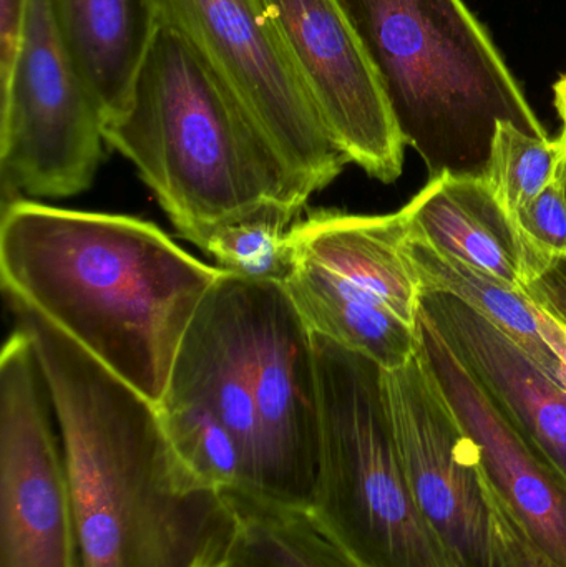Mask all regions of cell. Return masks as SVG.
Segmentation results:
<instances>
[{"label": "cell", "instance_id": "6da1fadb", "mask_svg": "<svg viewBox=\"0 0 566 567\" xmlns=\"http://www.w3.org/2000/svg\"><path fill=\"white\" fill-rule=\"evenodd\" d=\"M12 310L49 389L82 567H228L235 512L176 456L158 406L42 317Z\"/></svg>", "mask_w": 566, "mask_h": 567}, {"label": "cell", "instance_id": "7a4b0ae2", "mask_svg": "<svg viewBox=\"0 0 566 567\" xmlns=\"http://www.w3.org/2000/svg\"><path fill=\"white\" fill-rule=\"evenodd\" d=\"M0 275L10 306L52 323L158 405L222 269L152 223L13 199L2 206Z\"/></svg>", "mask_w": 566, "mask_h": 567}, {"label": "cell", "instance_id": "3957f363", "mask_svg": "<svg viewBox=\"0 0 566 567\" xmlns=\"http://www.w3.org/2000/svg\"><path fill=\"white\" fill-rule=\"evenodd\" d=\"M103 136L188 241L268 205L302 213L312 196L192 43L162 23Z\"/></svg>", "mask_w": 566, "mask_h": 567}, {"label": "cell", "instance_id": "277c9868", "mask_svg": "<svg viewBox=\"0 0 566 567\" xmlns=\"http://www.w3.org/2000/svg\"><path fill=\"white\" fill-rule=\"evenodd\" d=\"M429 176H482L495 128L548 138L491 33L464 0H338Z\"/></svg>", "mask_w": 566, "mask_h": 567}, {"label": "cell", "instance_id": "5b68a950", "mask_svg": "<svg viewBox=\"0 0 566 567\" xmlns=\"http://www.w3.org/2000/svg\"><path fill=\"white\" fill-rule=\"evenodd\" d=\"M315 340L321 440L312 512L368 567H459L409 488L384 369L325 337Z\"/></svg>", "mask_w": 566, "mask_h": 567}, {"label": "cell", "instance_id": "8992f818", "mask_svg": "<svg viewBox=\"0 0 566 567\" xmlns=\"http://www.w3.org/2000/svg\"><path fill=\"white\" fill-rule=\"evenodd\" d=\"M392 215L309 213L289 229L286 293L315 336L395 370L418 353L421 286Z\"/></svg>", "mask_w": 566, "mask_h": 567}, {"label": "cell", "instance_id": "52a82bcc", "mask_svg": "<svg viewBox=\"0 0 566 567\" xmlns=\"http://www.w3.org/2000/svg\"><path fill=\"white\" fill-rule=\"evenodd\" d=\"M185 37L311 195L349 158L329 135L261 0H152Z\"/></svg>", "mask_w": 566, "mask_h": 567}, {"label": "cell", "instance_id": "ba28073f", "mask_svg": "<svg viewBox=\"0 0 566 567\" xmlns=\"http://www.w3.org/2000/svg\"><path fill=\"white\" fill-rule=\"evenodd\" d=\"M103 125L49 0H29L19 56L0 92L3 203L86 192L103 159Z\"/></svg>", "mask_w": 566, "mask_h": 567}, {"label": "cell", "instance_id": "9c48e42d", "mask_svg": "<svg viewBox=\"0 0 566 567\" xmlns=\"http://www.w3.org/2000/svg\"><path fill=\"white\" fill-rule=\"evenodd\" d=\"M228 276L259 422V458L251 492L311 505L321 440L315 333L282 284Z\"/></svg>", "mask_w": 566, "mask_h": 567}, {"label": "cell", "instance_id": "30bf717a", "mask_svg": "<svg viewBox=\"0 0 566 567\" xmlns=\"http://www.w3.org/2000/svg\"><path fill=\"white\" fill-rule=\"evenodd\" d=\"M23 327L0 355V567H82L62 440Z\"/></svg>", "mask_w": 566, "mask_h": 567}, {"label": "cell", "instance_id": "8fae6325", "mask_svg": "<svg viewBox=\"0 0 566 567\" xmlns=\"http://www.w3.org/2000/svg\"><path fill=\"white\" fill-rule=\"evenodd\" d=\"M395 445L409 488L459 567H507L495 538L481 452L442 392L419 343L384 370Z\"/></svg>", "mask_w": 566, "mask_h": 567}, {"label": "cell", "instance_id": "7c38bea8", "mask_svg": "<svg viewBox=\"0 0 566 567\" xmlns=\"http://www.w3.org/2000/svg\"><path fill=\"white\" fill-rule=\"evenodd\" d=\"M349 162L379 182L404 168L405 140L378 73L338 0H261Z\"/></svg>", "mask_w": 566, "mask_h": 567}, {"label": "cell", "instance_id": "4fadbf2b", "mask_svg": "<svg viewBox=\"0 0 566 567\" xmlns=\"http://www.w3.org/2000/svg\"><path fill=\"white\" fill-rule=\"evenodd\" d=\"M419 339L442 392L481 452L488 482L535 543L566 567V485L492 402L434 323L419 312Z\"/></svg>", "mask_w": 566, "mask_h": 567}, {"label": "cell", "instance_id": "5bb4252c", "mask_svg": "<svg viewBox=\"0 0 566 567\" xmlns=\"http://www.w3.org/2000/svg\"><path fill=\"white\" fill-rule=\"evenodd\" d=\"M421 310L492 402L566 485V392L504 332L449 293L422 292Z\"/></svg>", "mask_w": 566, "mask_h": 567}, {"label": "cell", "instance_id": "9a60e30c", "mask_svg": "<svg viewBox=\"0 0 566 567\" xmlns=\"http://www.w3.org/2000/svg\"><path fill=\"white\" fill-rule=\"evenodd\" d=\"M402 213L411 238L517 289L527 286L524 243L484 176H434Z\"/></svg>", "mask_w": 566, "mask_h": 567}, {"label": "cell", "instance_id": "2e32d148", "mask_svg": "<svg viewBox=\"0 0 566 567\" xmlns=\"http://www.w3.org/2000/svg\"><path fill=\"white\" fill-rule=\"evenodd\" d=\"M53 20L105 123L125 112L158 29L152 0H49Z\"/></svg>", "mask_w": 566, "mask_h": 567}, {"label": "cell", "instance_id": "e0dca14e", "mask_svg": "<svg viewBox=\"0 0 566 567\" xmlns=\"http://www.w3.org/2000/svg\"><path fill=\"white\" fill-rule=\"evenodd\" d=\"M225 496L238 526L228 567H368L332 536L311 505L243 488Z\"/></svg>", "mask_w": 566, "mask_h": 567}, {"label": "cell", "instance_id": "ac0fdd59", "mask_svg": "<svg viewBox=\"0 0 566 567\" xmlns=\"http://www.w3.org/2000/svg\"><path fill=\"white\" fill-rule=\"evenodd\" d=\"M405 255L418 276L421 293H449L461 300L504 332L555 382H560V363L538 332L534 306L524 289L465 265L411 236Z\"/></svg>", "mask_w": 566, "mask_h": 567}, {"label": "cell", "instance_id": "d6986e66", "mask_svg": "<svg viewBox=\"0 0 566 567\" xmlns=\"http://www.w3.org/2000/svg\"><path fill=\"white\" fill-rule=\"evenodd\" d=\"M301 213L268 205L245 218L196 233L189 243L218 262L216 268L253 281L282 284L289 275V229Z\"/></svg>", "mask_w": 566, "mask_h": 567}, {"label": "cell", "instance_id": "ffe728a7", "mask_svg": "<svg viewBox=\"0 0 566 567\" xmlns=\"http://www.w3.org/2000/svg\"><path fill=\"white\" fill-rule=\"evenodd\" d=\"M156 406L169 445L199 482L223 495L246 488L245 452L213 410L202 403L168 400Z\"/></svg>", "mask_w": 566, "mask_h": 567}, {"label": "cell", "instance_id": "44dd1931", "mask_svg": "<svg viewBox=\"0 0 566 567\" xmlns=\"http://www.w3.org/2000/svg\"><path fill=\"white\" fill-rule=\"evenodd\" d=\"M566 148L558 140L528 135L511 122L495 128L484 179L514 218L560 175Z\"/></svg>", "mask_w": 566, "mask_h": 567}, {"label": "cell", "instance_id": "7402d4cb", "mask_svg": "<svg viewBox=\"0 0 566 567\" xmlns=\"http://www.w3.org/2000/svg\"><path fill=\"white\" fill-rule=\"evenodd\" d=\"M514 223L527 252L531 284L566 258V195L560 175L514 216Z\"/></svg>", "mask_w": 566, "mask_h": 567}, {"label": "cell", "instance_id": "603a6c76", "mask_svg": "<svg viewBox=\"0 0 566 567\" xmlns=\"http://www.w3.org/2000/svg\"><path fill=\"white\" fill-rule=\"evenodd\" d=\"M488 499H491L495 538L507 567H565L558 565L532 539L517 516L502 502L491 482H488Z\"/></svg>", "mask_w": 566, "mask_h": 567}, {"label": "cell", "instance_id": "cb8c5ba5", "mask_svg": "<svg viewBox=\"0 0 566 567\" xmlns=\"http://www.w3.org/2000/svg\"><path fill=\"white\" fill-rule=\"evenodd\" d=\"M29 0H0V92L12 76L25 27Z\"/></svg>", "mask_w": 566, "mask_h": 567}, {"label": "cell", "instance_id": "d4e9b609", "mask_svg": "<svg viewBox=\"0 0 566 567\" xmlns=\"http://www.w3.org/2000/svg\"><path fill=\"white\" fill-rule=\"evenodd\" d=\"M524 292L566 327V258L554 262L541 278L525 286Z\"/></svg>", "mask_w": 566, "mask_h": 567}, {"label": "cell", "instance_id": "484cf974", "mask_svg": "<svg viewBox=\"0 0 566 567\" xmlns=\"http://www.w3.org/2000/svg\"><path fill=\"white\" fill-rule=\"evenodd\" d=\"M531 300L535 317H537L538 332L544 337L548 349L554 352L558 363H560V382H558V385L566 392V327L560 320L555 319L547 309H544L541 303L535 302L534 299Z\"/></svg>", "mask_w": 566, "mask_h": 567}, {"label": "cell", "instance_id": "4316f807", "mask_svg": "<svg viewBox=\"0 0 566 567\" xmlns=\"http://www.w3.org/2000/svg\"><path fill=\"white\" fill-rule=\"evenodd\" d=\"M555 106H557L558 116L562 120V133L558 136V142L566 148V73L555 83Z\"/></svg>", "mask_w": 566, "mask_h": 567}, {"label": "cell", "instance_id": "83f0119b", "mask_svg": "<svg viewBox=\"0 0 566 567\" xmlns=\"http://www.w3.org/2000/svg\"><path fill=\"white\" fill-rule=\"evenodd\" d=\"M560 178H562V183H564V189H565V195H566V156H565L564 163H562Z\"/></svg>", "mask_w": 566, "mask_h": 567}]
</instances>
